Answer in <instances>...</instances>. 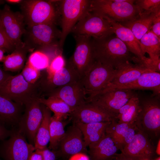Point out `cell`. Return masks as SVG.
I'll list each match as a JSON object with an SVG mask.
<instances>
[{"label":"cell","mask_w":160,"mask_h":160,"mask_svg":"<svg viewBox=\"0 0 160 160\" xmlns=\"http://www.w3.org/2000/svg\"><path fill=\"white\" fill-rule=\"evenodd\" d=\"M21 73L26 81L31 84L35 83L40 75V71L33 67L28 62Z\"/></svg>","instance_id":"36"},{"label":"cell","mask_w":160,"mask_h":160,"mask_svg":"<svg viewBox=\"0 0 160 160\" xmlns=\"http://www.w3.org/2000/svg\"><path fill=\"white\" fill-rule=\"evenodd\" d=\"M35 150L34 146L27 142L25 136L18 130L11 135L0 154L5 160H28Z\"/></svg>","instance_id":"15"},{"label":"cell","mask_w":160,"mask_h":160,"mask_svg":"<svg viewBox=\"0 0 160 160\" xmlns=\"http://www.w3.org/2000/svg\"><path fill=\"white\" fill-rule=\"evenodd\" d=\"M20 105L0 95V116L6 121L18 120Z\"/></svg>","instance_id":"32"},{"label":"cell","mask_w":160,"mask_h":160,"mask_svg":"<svg viewBox=\"0 0 160 160\" xmlns=\"http://www.w3.org/2000/svg\"><path fill=\"white\" fill-rule=\"evenodd\" d=\"M76 43L74 52L67 64L81 79L91 68L95 60L92 38L85 36L74 35Z\"/></svg>","instance_id":"9"},{"label":"cell","mask_w":160,"mask_h":160,"mask_svg":"<svg viewBox=\"0 0 160 160\" xmlns=\"http://www.w3.org/2000/svg\"><path fill=\"white\" fill-rule=\"evenodd\" d=\"M135 4L138 7L140 14L160 12V0H137Z\"/></svg>","instance_id":"35"},{"label":"cell","mask_w":160,"mask_h":160,"mask_svg":"<svg viewBox=\"0 0 160 160\" xmlns=\"http://www.w3.org/2000/svg\"><path fill=\"white\" fill-rule=\"evenodd\" d=\"M138 95L140 109L135 125L153 143L159 138L160 133V96Z\"/></svg>","instance_id":"2"},{"label":"cell","mask_w":160,"mask_h":160,"mask_svg":"<svg viewBox=\"0 0 160 160\" xmlns=\"http://www.w3.org/2000/svg\"><path fill=\"white\" fill-rule=\"evenodd\" d=\"M69 160H90L89 157L87 153H79L70 157Z\"/></svg>","instance_id":"42"},{"label":"cell","mask_w":160,"mask_h":160,"mask_svg":"<svg viewBox=\"0 0 160 160\" xmlns=\"http://www.w3.org/2000/svg\"><path fill=\"white\" fill-rule=\"evenodd\" d=\"M140 109L137 93V95L130 99L120 109L116 117L117 121L119 123L135 125Z\"/></svg>","instance_id":"28"},{"label":"cell","mask_w":160,"mask_h":160,"mask_svg":"<svg viewBox=\"0 0 160 160\" xmlns=\"http://www.w3.org/2000/svg\"><path fill=\"white\" fill-rule=\"evenodd\" d=\"M33 84L28 82L21 73L9 75L0 85V95L20 105H25L36 98Z\"/></svg>","instance_id":"10"},{"label":"cell","mask_w":160,"mask_h":160,"mask_svg":"<svg viewBox=\"0 0 160 160\" xmlns=\"http://www.w3.org/2000/svg\"><path fill=\"white\" fill-rule=\"evenodd\" d=\"M80 79L74 70L67 63L60 70L47 75V84L51 88V92L56 89Z\"/></svg>","instance_id":"24"},{"label":"cell","mask_w":160,"mask_h":160,"mask_svg":"<svg viewBox=\"0 0 160 160\" xmlns=\"http://www.w3.org/2000/svg\"><path fill=\"white\" fill-rule=\"evenodd\" d=\"M25 105V113L19 121V131L34 146L35 137L43 118L41 105L36 97Z\"/></svg>","instance_id":"13"},{"label":"cell","mask_w":160,"mask_h":160,"mask_svg":"<svg viewBox=\"0 0 160 160\" xmlns=\"http://www.w3.org/2000/svg\"><path fill=\"white\" fill-rule=\"evenodd\" d=\"M135 0L118 2L114 0H90L89 9L121 24L132 21L140 15Z\"/></svg>","instance_id":"5"},{"label":"cell","mask_w":160,"mask_h":160,"mask_svg":"<svg viewBox=\"0 0 160 160\" xmlns=\"http://www.w3.org/2000/svg\"><path fill=\"white\" fill-rule=\"evenodd\" d=\"M105 18L112 26L116 36L124 43L129 51L138 59V62L143 65L147 57L143 54L140 40L136 38L129 28L118 22Z\"/></svg>","instance_id":"20"},{"label":"cell","mask_w":160,"mask_h":160,"mask_svg":"<svg viewBox=\"0 0 160 160\" xmlns=\"http://www.w3.org/2000/svg\"><path fill=\"white\" fill-rule=\"evenodd\" d=\"M43 118L37 132L34 141L35 150H41L47 148L50 140L49 125L52 117L50 111L41 103Z\"/></svg>","instance_id":"25"},{"label":"cell","mask_w":160,"mask_h":160,"mask_svg":"<svg viewBox=\"0 0 160 160\" xmlns=\"http://www.w3.org/2000/svg\"><path fill=\"white\" fill-rule=\"evenodd\" d=\"M155 151L156 147L147 135L137 129L132 141L121 151L130 160H153Z\"/></svg>","instance_id":"14"},{"label":"cell","mask_w":160,"mask_h":160,"mask_svg":"<svg viewBox=\"0 0 160 160\" xmlns=\"http://www.w3.org/2000/svg\"><path fill=\"white\" fill-rule=\"evenodd\" d=\"M116 89H149L153 91V95L160 96V73L149 71L143 73L132 83Z\"/></svg>","instance_id":"22"},{"label":"cell","mask_w":160,"mask_h":160,"mask_svg":"<svg viewBox=\"0 0 160 160\" xmlns=\"http://www.w3.org/2000/svg\"><path fill=\"white\" fill-rule=\"evenodd\" d=\"M111 122L87 124L76 122L74 123L81 131L85 144L87 147L92 143L97 141L102 137Z\"/></svg>","instance_id":"23"},{"label":"cell","mask_w":160,"mask_h":160,"mask_svg":"<svg viewBox=\"0 0 160 160\" xmlns=\"http://www.w3.org/2000/svg\"><path fill=\"white\" fill-rule=\"evenodd\" d=\"M41 104L48 108L54 113L56 117L63 119L69 115L72 110L70 107L61 100L53 96H49L47 98H37Z\"/></svg>","instance_id":"29"},{"label":"cell","mask_w":160,"mask_h":160,"mask_svg":"<svg viewBox=\"0 0 160 160\" xmlns=\"http://www.w3.org/2000/svg\"><path fill=\"white\" fill-rule=\"evenodd\" d=\"M28 160H43L41 154L38 151H35L31 155Z\"/></svg>","instance_id":"43"},{"label":"cell","mask_w":160,"mask_h":160,"mask_svg":"<svg viewBox=\"0 0 160 160\" xmlns=\"http://www.w3.org/2000/svg\"><path fill=\"white\" fill-rule=\"evenodd\" d=\"M112 160H130L127 158L121 153L120 154L116 153Z\"/></svg>","instance_id":"46"},{"label":"cell","mask_w":160,"mask_h":160,"mask_svg":"<svg viewBox=\"0 0 160 160\" xmlns=\"http://www.w3.org/2000/svg\"><path fill=\"white\" fill-rule=\"evenodd\" d=\"M88 147L90 160H112L118 150L111 138L105 133L99 140Z\"/></svg>","instance_id":"21"},{"label":"cell","mask_w":160,"mask_h":160,"mask_svg":"<svg viewBox=\"0 0 160 160\" xmlns=\"http://www.w3.org/2000/svg\"><path fill=\"white\" fill-rule=\"evenodd\" d=\"M137 129L135 125H132L127 129L121 139L119 149L121 151L124 146L132 141Z\"/></svg>","instance_id":"38"},{"label":"cell","mask_w":160,"mask_h":160,"mask_svg":"<svg viewBox=\"0 0 160 160\" xmlns=\"http://www.w3.org/2000/svg\"><path fill=\"white\" fill-rule=\"evenodd\" d=\"M39 151L42 155L43 160H55L56 155L54 151H52L47 147Z\"/></svg>","instance_id":"41"},{"label":"cell","mask_w":160,"mask_h":160,"mask_svg":"<svg viewBox=\"0 0 160 160\" xmlns=\"http://www.w3.org/2000/svg\"><path fill=\"white\" fill-rule=\"evenodd\" d=\"M69 115L74 122L85 124L111 122L114 119L116 120L115 116L96 105L87 102L73 110Z\"/></svg>","instance_id":"18"},{"label":"cell","mask_w":160,"mask_h":160,"mask_svg":"<svg viewBox=\"0 0 160 160\" xmlns=\"http://www.w3.org/2000/svg\"><path fill=\"white\" fill-rule=\"evenodd\" d=\"M5 1L10 4H20L23 0H6Z\"/></svg>","instance_id":"47"},{"label":"cell","mask_w":160,"mask_h":160,"mask_svg":"<svg viewBox=\"0 0 160 160\" xmlns=\"http://www.w3.org/2000/svg\"><path fill=\"white\" fill-rule=\"evenodd\" d=\"M156 153L158 156H160V139L158 140V142L155 151Z\"/></svg>","instance_id":"48"},{"label":"cell","mask_w":160,"mask_h":160,"mask_svg":"<svg viewBox=\"0 0 160 160\" xmlns=\"http://www.w3.org/2000/svg\"><path fill=\"white\" fill-rule=\"evenodd\" d=\"M6 52L5 50L2 49L0 48V62H2L5 55L4 54Z\"/></svg>","instance_id":"49"},{"label":"cell","mask_w":160,"mask_h":160,"mask_svg":"<svg viewBox=\"0 0 160 160\" xmlns=\"http://www.w3.org/2000/svg\"><path fill=\"white\" fill-rule=\"evenodd\" d=\"M15 48L0 25V48L4 49L6 52H13Z\"/></svg>","instance_id":"39"},{"label":"cell","mask_w":160,"mask_h":160,"mask_svg":"<svg viewBox=\"0 0 160 160\" xmlns=\"http://www.w3.org/2000/svg\"><path fill=\"white\" fill-rule=\"evenodd\" d=\"M115 72L113 67L96 61L93 65L81 79L87 101L108 87Z\"/></svg>","instance_id":"8"},{"label":"cell","mask_w":160,"mask_h":160,"mask_svg":"<svg viewBox=\"0 0 160 160\" xmlns=\"http://www.w3.org/2000/svg\"><path fill=\"white\" fill-rule=\"evenodd\" d=\"M6 121L3 118L0 116V123L4 122Z\"/></svg>","instance_id":"50"},{"label":"cell","mask_w":160,"mask_h":160,"mask_svg":"<svg viewBox=\"0 0 160 160\" xmlns=\"http://www.w3.org/2000/svg\"><path fill=\"white\" fill-rule=\"evenodd\" d=\"M158 13H141L134 20L121 24L130 29L136 38L140 40L150 30L154 18Z\"/></svg>","instance_id":"26"},{"label":"cell","mask_w":160,"mask_h":160,"mask_svg":"<svg viewBox=\"0 0 160 160\" xmlns=\"http://www.w3.org/2000/svg\"><path fill=\"white\" fill-rule=\"evenodd\" d=\"M54 24L28 25L24 34L23 42L29 51L35 49L62 51L59 46L61 32Z\"/></svg>","instance_id":"4"},{"label":"cell","mask_w":160,"mask_h":160,"mask_svg":"<svg viewBox=\"0 0 160 160\" xmlns=\"http://www.w3.org/2000/svg\"><path fill=\"white\" fill-rule=\"evenodd\" d=\"M137 94L134 90L115 89L97 94L87 102L96 105L116 118L120 109Z\"/></svg>","instance_id":"11"},{"label":"cell","mask_w":160,"mask_h":160,"mask_svg":"<svg viewBox=\"0 0 160 160\" xmlns=\"http://www.w3.org/2000/svg\"><path fill=\"white\" fill-rule=\"evenodd\" d=\"M28 51V49L25 43L16 47L11 54L5 56L2 61L4 70L6 71L13 72L22 69L24 65L26 52Z\"/></svg>","instance_id":"27"},{"label":"cell","mask_w":160,"mask_h":160,"mask_svg":"<svg viewBox=\"0 0 160 160\" xmlns=\"http://www.w3.org/2000/svg\"><path fill=\"white\" fill-rule=\"evenodd\" d=\"M150 30L160 39V12L156 15Z\"/></svg>","instance_id":"40"},{"label":"cell","mask_w":160,"mask_h":160,"mask_svg":"<svg viewBox=\"0 0 160 160\" xmlns=\"http://www.w3.org/2000/svg\"><path fill=\"white\" fill-rule=\"evenodd\" d=\"M25 24L21 12L13 11L7 4L0 10V25L15 48L24 44L21 38L25 31Z\"/></svg>","instance_id":"12"},{"label":"cell","mask_w":160,"mask_h":160,"mask_svg":"<svg viewBox=\"0 0 160 160\" xmlns=\"http://www.w3.org/2000/svg\"><path fill=\"white\" fill-rule=\"evenodd\" d=\"M63 119L57 118L54 116L51 118L49 148L54 151L57 149L59 143L65 133V123L63 121Z\"/></svg>","instance_id":"30"},{"label":"cell","mask_w":160,"mask_h":160,"mask_svg":"<svg viewBox=\"0 0 160 160\" xmlns=\"http://www.w3.org/2000/svg\"><path fill=\"white\" fill-rule=\"evenodd\" d=\"M148 160V159H144V160Z\"/></svg>","instance_id":"53"},{"label":"cell","mask_w":160,"mask_h":160,"mask_svg":"<svg viewBox=\"0 0 160 160\" xmlns=\"http://www.w3.org/2000/svg\"><path fill=\"white\" fill-rule=\"evenodd\" d=\"M60 16L61 35L60 47L62 49L68 35L88 9L90 0H57Z\"/></svg>","instance_id":"6"},{"label":"cell","mask_w":160,"mask_h":160,"mask_svg":"<svg viewBox=\"0 0 160 160\" xmlns=\"http://www.w3.org/2000/svg\"><path fill=\"white\" fill-rule=\"evenodd\" d=\"M49 94V96L56 97L62 100L72 111L87 102V97L81 79L56 89Z\"/></svg>","instance_id":"19"},{"label":"cell","mask_w":160,"mask_h":160,"mask_svg":"<svg viewBox=\"0 0 160 160\" xmlns=\"http://www.w3.org/2000/svg\"><path fill=\"white\" fill-rule=\"evenodd\" d=\"M0 123V140L4 139L10 133Z\"/></svg>","instance_id":"44"},{"label":"cell","mask_w":160,"mask_h":160,"mask_svg":"<svg viewBox=\"0 0 160 160\" xmlns=\"http://www.w3.org/2000/svg\"><path fill=\"white\" fill-rule=\"evenodd\" d=\"M52 60L49 54L41 49H37L30 56L28 62L33 67L40 71L47 69Z\"/></svg>","instance_id":"34"},{"label":"cell","mask_w":160,"mask_h":160,"mask_svg":"<svg viewBox=\"0 0 160 160\" xmlns=\"http://www.w3.org/2000/svg\"><path fill=\"white\" fill-rule=\"evenodd\" d=\"M6 72L0 65V85L10 75Z\"/></svg>","instance_id":"45"},{"label":"cell","mask_w":160,"mask_h":160,"mask_svg":"<svg viewBox=\"0 0 160 160\" xmlns=\"http://www.w3.org/2000/svg\"><path fill=\"white\" fill-rule=\"evenodd\" d=\"M114 34L99 39L92 38L95 60L114 68L127 61L134 62L136 57Z\"/></svg>","instance_id":"1"},{"label":"cell","mask_w":160,"mask_h":160,"mask_svg":"<svg viewBox=\"0 0 160 160\" xmlns=\"http://www.w3.org/2000/svg\"><path fill=\"white\" fill-rule=\"evenodd\" d=\"M160 40L151 30H148L140 40L143 54L147 53L150 57L160 56Z\"/></svg>","instance_id":"31"},{"label":"cell","mask_w":160,"mask_h":160,"mask_svg":"<svg viewBox=\"0 0 160 160\" xmlns=\"http://www.w3.org/2000/svg\"><path fill=\"white\" fill-rule=\"evenodd\" d=\"M5 0H0V5L4 4L5 3Z\"/></svg>","instance_id":"51"},{"label":"cell","mask_w":160,"mask_h":160,"mask_svg":"<svg viewBox=\"0 0 160 160\" xmlns=\"http://www.w3.org/2000/svg\"><path fill=\"white\" fill-rule=\"evenodd\" d=\"M65 65V60L62 55H57L51 60L47 69V75H51L60 70Z\"/></svg>","instance_id":"37"},{"label":"cell","mask_w":160,"mask_h":160,"mask_svg":"<svg viewBox=\"0 0 160 160\" xmlns=\"http://www.w3.org/2000/svg\"><path fill=\"white\" fill-rule=\"evenodd\" d=\"M74 35L99 39L114 33L113 28L105 17L88 9L73 28Z\"/></svg>","instance_id":"7"},{"label":"cell","mask_w":160,"mask_h":160,"mask_svg":"<svg viewBox=\"0 0 160 160\" xmlns=\"http://www.w3.org/2000/svg\"><path fill=\"white\" fill-rule=\"evenodd\" d=\"M82 134L75 124L68 127L61 139L57 149L59 154L64 158L79 153H88Z\"/></svg>","instance_id":"17"},{"label":"cell","mask_w":160,"mask_h":160,"mask_svg":"<svg viewBox=\"0 0 160 160\" xmlns=\"http://www.w3.org/2000/svg\"><path fill=\"white\" fill-rule=\"evenodd\" d=\"M21 12L25 24L57 25L60 22V16L57 0H23L20 4Z\"/></svg>","instance_id":"3"},{"label":"cell","mask_w":160,"mask_h":160,"mask_svg":"<svg viewBox=\"0 0 160 160\" xmlns=\"http://www.w3.org/2000/svg\"><path fill=\"white\" fill-rule=\"evenodd\" d=\"M150 70L141 63L133 64L130 61L122 63L115 68L112 79L106 88L100 93L131 84L143 73Z\"/></svg>","instance_id":"16"},{"label":"cell","mask_w":160,"mask_h":160,"mask_svg":"<svg viewBox=\"0 0 160 160\" xmlns=\"http://www.w3.org/2000/svg\"><path fill=\"white\" fill-rule=\"evenodd\" d=\"M153 160H160V156L156 158L153 159Z\"/></svg>","instance_id":"52"},{"label":"cell","mask_w":160,"mask_h":160,"mask_svg":"<svg viewBox=\"0 0 160 160\" xmlns=\"http://www.w3.org/2000/svg\"><path fill=\"white\" fill-rule=\"evenodd\" d=\"M128 124L119 123L116 119L113 120L106 128L105 134L112 139L119 149L121 139L127 129L131 126Z\"/></svg>","instance_id":"33"}]
</instances>
